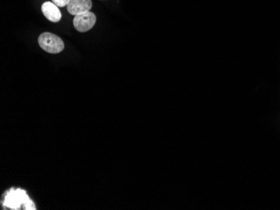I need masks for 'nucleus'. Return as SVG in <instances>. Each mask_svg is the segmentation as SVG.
<instances>
[{"label": "nucleus", "instance_id": "2", "mask_svg": "<svg viewBox=\"0 0 280 210\" xmlns=\"http://www.w3.org/2000/svg\"><path fill=\"white\" fill-rule=\"evenodd\" d=\"M38 42L42 50L50 54L60 53L65 48L62 39L52 33H42Z\"/></svg>", "mask_w": 280, "mask_h": 210}, {"label": "nucleus", "instance_id": "5", "mask_svg": "<svg viewBox=\"0 0 280 210\" xmlns=\"http://www.w3.org/2000/svg\"><path fill=\"white\" fill-rule=\"evenodd\" d=\"M41 11L48 20L57 23L61 19V13L59 7L52 2H45L42 4Z\"/></svg>", "mask_w": 280, "mask_h": 210}, {"label": "nucleus", "instance_id": "3", "mask_svg": "<svg viewBox=\"0 0 280 210\" xmlns=\"http://www.w3.org/2000/svg\"><path fill=\"white\" fill-rule=\"evenodd\" d=\"M97 18L93 13H83L80 15H76L73 19V25L75 29L79 32H87L91 30L96 24Z\"/></svg>", "mask_w": 280, "mask_h": 210}, {"label": "nucleus", "instance_id": "6", "mask_svg": "<svg viewBox=\"0 0 280 210\" xmlns=\"http://www.w3.org/2000/svg\"><path fill=\"white\" fill-rule=\"evenodd\" d=\"M52 3H55L58 7H65L68 5L70 0H51Z\"/></svg>", "mask_w": 280, "mask_h": 210}, {"label": "nucleus", "instance_id": "1", "mask_svg": "<svg viewBox=\"0 0 280 210\" xmlns=\"http://www.w3.org/2000/svg\"><path fill=\"white\" fill-rule=\"evenodd\" d=\"M3 206L10 210H36L33 202L27 195L26 192L21 190H10L6 192L3 202Z\"/></svg>", "mask_w": 280, "mask_h": 210}, {"label": "nucleus", "instance_id": "4", "mask_svg": "<svg viewBox=\"0 0 280 210\" xmlns=\"http://www.w3.org/2000/svg\"><path fill=\"white\" fill-rule=\"evenodd\" d=\"M93 7L91 0H70L67 10L72 15H80L83 13L88 12Z\"/></svg>", "mask_w": 280, "mask_h": 210}]
</instances>
